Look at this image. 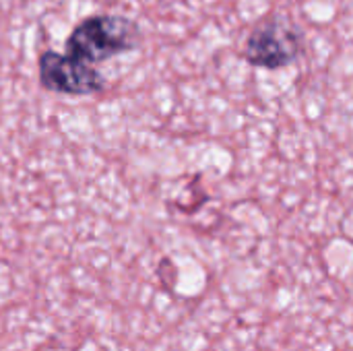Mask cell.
<instances>
[{"label":"cell","mask_w":353,"mask_h":351,"mask_svg":"<svg viewBox=\"0 0 353 351\" xmlns=\"http://www.w3.org/2000/svg\"><path fill=\"white\" fill-rule=\"evenodd\" d=\"M39 81L48 91L64 95H91L103 89V77L91 64L52 50L39 56Z\"/></svg>","instance_id":"obj_3"},{"label":"cell","mask_w":353,"mask_h":351,"mask_svg":"<svg viewBox=\"0 0 353 351\" xmlns=\"http://www.w3.org/2000/svg\"><path fill=\"white\" fill-rule=\"evenodd\" d=\"M302 50L298 31L283 19H265L248 37L244 58L256 68L277 70L290 66Z\"/></svg>","instance_id":"obj_2"},{"label":"cell","mask_w":353,"mask_h":351,"mask_svg":"<svg viewBox=\"0 0 353 351\" xmlns=\"http://www.w3.org/2000/svg\"><path fill=\"white\" fill-rule=\"evenodd\" d=\"M139 41V27L126 17L97 14L81 21L66 39V54L87 64L128 52Z\"/></svg>","instance_id":"obj_1"}]
</instances>
